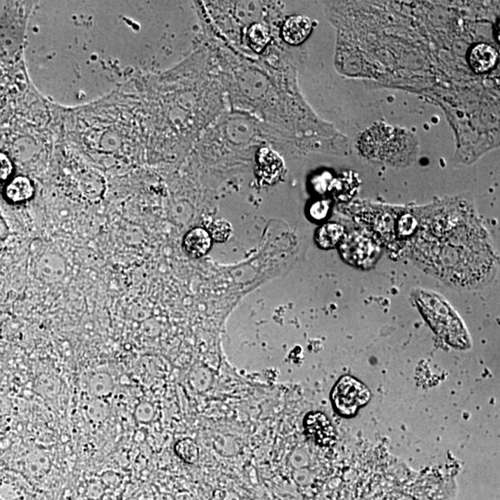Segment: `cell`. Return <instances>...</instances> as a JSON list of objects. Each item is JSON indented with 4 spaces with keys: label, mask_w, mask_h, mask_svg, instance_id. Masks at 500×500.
<instances>
[{
    "label": "cell",
    "mask_w": 500,
    "mask_h": 500,
    "mask_svg": "<svg viewBox=\"0 0 500 500\" xmlns=\"http://www.w3.org/2000/svg\"><path fill=\"white\" fill-rule=\"evenodd\" d=\"M311 30V19L307 16L295 15L286 20L283 25L282 35L286 43L297 45L309 38Z\"/></svg>",
    "instance_id": "52a82bcc"
},
{
    "label": "cell",
    "mask_w": 500,
    "mask_h": 500,
    "mask_svg": "<svg viewBox=\"0 0 500 500\" xmlns=\"http://www.w3.org/2000/svg\"><path fill=\"white\" fill-rule=\"evenodd\" d=\"M416 303L431 328L446 343L457 349H468L471 339L464 323L453 307L436 293L419 291Z\"/></svg>",
    "instance_id": "7a4b0ae2"
},
{
    "label": "cell",
    "mask_w": 500,
    "mask_h": 500,
    "mask_svg": "<svg viewBox=\"0 0 500 500\" xmlns=\"http://www.w3.org/2000/svg\"><path fill=\"white\" fill-rule=\"evenodd\" d=\"M422 227L431 235L418 226L411 248L414 260L429 272L462 286L478 282L487 274L493 257L481 226Z\"/></svg>",
    "instance_id": "6da1fadb"
},
{
    "label": "cell",
    "mask_w": 500,
    "mask_h": 500,
    "mask_svg": "<svg viewBox=\"0 0 500 500\" xmlns=\"http://www.w3.org/2000/svg\"><path fill=\"white\" fill-rule=\"evenodd\" d=\"M304 428L309 439L320 447H332L337 441V432L329 418L319 411L307 414Z\"/></svg>",
    "instance_id": "5b68a950"
},
{
    "label": "cell",
    "mask_w": 500,
    "mask_h": 500,
    "mask_svg": "<svg viewBox=\"0 0 500 500\" xmlns=\"http://www.w3.org/2000/svg\"><path fill=\"white\" fill-rule=\"evenodd\" d=\"M497 59L498 52L490 45L479 44L471 51V66L478 73H487L492 69L497 64Z\"/></svg>",
    "instance_id": "9c48e42d"
},
{
    "label": "cell",
    "mask_w": 500,
    "mask_h": 500,
    "mask_svg": "<svg viewBox=\"0 0 500 500\" xmlns=\"http://www.w3.org/2000/svg\"><path fill=\"white\" fill-rule=\"evenodd\" d=\"M232 228L230 223L223 220L216 221L209 227V235L216 241L224 242L231 235Z\"/></svg>",
    "instance_id": "9a60e30c"
},
{
    "label": "cell",
    "mask_w": 500,
    "mask_h": 500,
    "mask_svg": "<svg viewBox=\"0 0 500 500\" xmlns=\"http://www.w3.org/2000/svg\"><path fill=\"white\" fill-rule=\"evenodd\" d=\"M376 248L369 238L359 234L344 237L340 245V253L349 263L362 265L371 263Z\"/></svg>",
    "instance_id": "8992f818"
},
{
    "label": "cell",
    "mask_w": 500,
    "mask_h": 500,
    "mask_svg": "<svg viewBox=\"0 0 500 500\" xmlns=\"http://www.w3.org/2000/svg\"><path fill=\"white\" fill-rule=\"evenodd\" d=\"M113 381L110 375L107 374H98L91 378L89 382L90 392L94 396L98 397H107L113 390Z\"/></svg>",
    "instance_id": "4fadbf2b"
},
{
    "label": "cell",
    "mask_w": 500,
    "mask_h": 500,
    "mask_svg": "<svg viewBox=\"0 0 500 500\" xmlns=\"http://www.w3.org/2000/svg\"><path fill=\"white\" fill-rule=\"evenodd\" d=\"M210 248L212 237L205 229H192L184 238V249L190 257H203L209 251Z\"/></svg>",
    "instance_id": "ba28073f"
},
{
    "label": "cell",
    "mask_w": 500,
    "mask_h": 500,
    "mask_svg": "<svg viewBox=\"0 0 500 500\" xmlns=\"http://www.w3.org/2000/svg\"><path fill=\"white\" fill-rule=\"evenodd\" d=\"M345 237L344 227L337 223H329L323 224L316 231L315 240L321 249H330L334 248Z\"/></svg>",
    "instance_id": "8fae6325"
},
{
    "label": "cell",
    "mask_w": 500,
    "mask_h": 500,
    "mask_svg": "<svg viewBox=\"0 0 500 500\" xmlns=\"http://www.w3.org/2000/svg\"><path fill=\"white\" fill-rule=\"evenodd\" d=\"M370 399L371 392L367 386L349 375L337 381L331 394L334 411L345 418L353 417Z\"/></svg>",
    "instance_id": "3957f363"
},
{
    "label": "cell",
    "mask_w": 500,
    "mask_h": 500,
    "mask_svg": "<svg viewBox=\"0 0 500 500\" xmlns=\"http://www.w3.org/2000/svg\"><path fill=\"white\" fill-rule=\"evenodd\" d=\"M175 453L187 463H195L200 456V450L193 440L186 439L180 440L175 445Z\"/></svg>",
    "instance_id": "5bb4252c"
},
{
    "label": "cell",
    "mask_w": 500,
    "mask_h": 500,
    "mask_svg": "<svg viewBox=\"0 0 500 500\" xmlns=\"http://www.w3.org/2000/svg\"><path fill=\"white\" fill-rule=\"evenodd\" d=\"M14 166L10 157L5 153L0 152V182L7 181L13 175Z\"/></svg>",
    "instance_id": "e0dca14e"
},
{
    "label": "cell",
    "mask_w": 500,
    "mask_h": 500,
    "mask_svg": "<svg viewBox=\"0 0 500 500\" xmlns=\"http://www.w3.org/2000/svg\"><path fill=\"white\" fill-rule=\"evenodd\" d=\"M8 234V227L6 226L4 221L0 218V240L4 238Z\"/></svg>",
    "instance_id": "ac0fdd59"
},
{
    "label": "cell",
    "mask_w": 500,
    "mask_h": 500,
    "mask_svg": "<svg viewBox=\"0 0 500 500\" xmlns=\"http://www.w3.org/2000/svg\"><path fill=\"white\" fill-rule=\"evenodd\" d=\"M329 203L328 201L320 200L312 204L309 209V215L315 221H322L328 217L329 212Z\"/></svg>",
    "instance_id": "2e32d148"
},
{
    "label": "cell",
    "mask_w": 500,
    "mask_h": 500,
    "mask_svg": "<svg viewBox=\"0 0 500 500\" xmlns=\"http://www.w3.org/2000/svg\"><path fill=\"white\" fill-rule=\"evenodd\" d=\"M286 172L285 163L278 153L263 147L256 158V175L260 184L272 186L282 179Z\"/></svg>",
    "instance_id": "277c9868"
},
{
    "label": "cell",
    "mask_w": 500,
    "mask_h": 500,
    "mask_svg": "<svg viewBox=\"0 0 500 500\" xmlns=\"http://www.w3.org/2000/svg\"><path fill=\"white\" fill-rule=\"evenodd\" d=\"M35 194V187L29 178L17 176L7 184L5 197L11 203L18 204L31 200Z\"/></svg>",
    "instance_id": "30bf717a"
},
{
    "label": "cell",
    "mask_w": 500,
    "mask_h": 500,
    "mask_svg": "<svg viewBox=\"0 0 500 500\" xmlns=\"http://www.w3.org/2000/svg\"><path fill=\"white\" fill-rule=\"evenodd\" d=\"M247 38H248L249 47L258 53L261 52L267 47L270 39H271L268 28L261 24L250 25L248 33H247Z\"/></svg>",
    "instance_id": "7c38bea8"
}]
</instances>
